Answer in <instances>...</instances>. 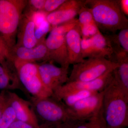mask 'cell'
<instances>
[{"mask_svg": "<svg viewBox=\"0 0 128 128\" xmlns=\"http://www.w3.org/2000/svg\"><path fill=\"white\" fill-rule=\"evenodd\" d=\"M27 4L24 0H0V36L11 50L16 45L18 25Z\"/></svg>", "mask_w": 128, "mask_h": 128, "instance_id": "cell-4", "label": "cell"}, {"mask_svg": "<svg viewBox=\"0 0 128 128\" xmlns=\"http://www.w3.org/2000/svg\"><path fill=\"white\" fill-rule=\"evenodd\" d=\"M99 29L115 32L128 28V20L121 10L120 0H86Z\"/></svg>", "mask_w": 128, "mask_h": 128, "instance_id": "cell-2", "label": "cell"}, {"mask_svg": "<svg viewBox=\"0 0 128 128\" xmlns=\"http://www.w3.org/2000/svg\"><path fill=\"white\" fill-rule=\"evenodd\" d=\"M90 40L92 58H105L111 60L113 53L106 35L104 36L100 32Z\"/></svg>", "mask_w": 128, "mask_h": 128, "instance_id": "cell-16", "label": "cell"}, {"mask_svg": "<svg viewBox=\"0 0 128 128\" xmlns=\"http://www.w3.org/2000/svg\"><path fill=\"white\" fill-rule=\"evenodd\" d=\"M103 95L104 90L68 107L72 121H85L100 113L102 110Z\"/></svg>", "mask_w": 128, "mask_h": 128, "instance_id": "cell-8", "label": "cell"}, {"mask_svg": "<svg viewBox=\"0 0 128 128\" xmlns=\"http://www.w3.org/2000/svg\"><path fill=\"white\" fill-rule=\"evenodd\" d=\"M116 35L120 46L124 51L128 53V28L120 30L118 34Z\"/></svg>", "mask_w": 128, "mask_h": 128, "instance_id": "cell-26", "label": "cell"}, {"mask_svg": "<svg viewBox=\"0 0 128 128\" xmlns=\"http://www.w3.org/2000/svg\"><path fill=\"white\" fill-rule=\"evenodd\" d=\"M86 0H66L56 10L46 15V20L52 28L68 22L75 18Z\"/></svg>", "mask_w": 128, "mask_h": 128, "instance_id": "cell-10", "label": "cell"}, {"mask_svg": "<svg viewBox=\"0 0 128 128\" xmlns=\"http://www.w3.org/2000/svg\"><path fill=\"white\" fill-rule=\"evenodd\" d=\"M118 66L113 71V79L128 96V56L117 59Z\"/></svg>", "mask_w": 128, "mask_h": 128, "instance_id": "cell-18", "label": "cell"}, {"mask_svg": "<svg viewBox=\"0 0 128 128\" xmlns=\"http://www.w3.org/2000/svg\"><path fill=\"white\" fill-rule=\"evenodd\" d=\"M50 29V24L46 20L35 28V36L38 44L44 39V36Z\"/></svg>", "mask_w": 128, "mask_h": 128, "instance_id": "cell-24", "label": "cell"}, {"mask_svg": "<svg viewBox=\"0 0 128 128\" xmlns=\"http://www.w3.org/2000/svg\"><path fill=\"white\" fill-rule=\"evenodd\" d=\"M80 27L82 38H91L100 32L96 23L89 24Z\"/></svg>", "mask_w": 128, "mask_h": 128, "instance_id": "cell-22", "label": "cell"}, {"mask_svg": "<svg viewBox=\"0 0 128 128\" xmlns=\"http://www.w3.org/2000/svg\"><path fill=\"white\" fill-rule=\"evenodd\" d=\"M82 39L78 24L66 33V41L70 65L82 62L84 60L82 53Z\"/></svg>", "mask_w": 128, "mask_h": 128, "instance_id": "cell-14", "label": "cell"}, {"mask_svg": "<svg viewBox=\"0 0 128 128\" xmlns=\"http://www.w3.org/2000/svg\"><path fill=\"white\" fill-rule=\"evenodd\" d=\"M22 87L13 61L8 60L4 72L0 75V89L9 91Z\"/></svg>", "mask_w": 128, "mask_h": 128, "instance_id": "cell-17", "label": "cell"}, {"mask_svg": "<svg viewBox=\"0 0 128 128\" xmlns=\"http://www.w3.org/2000/svg\"><path fill=\"white\" fill-rule=\"evenodd\" d=\"M6 61L3 65L0 64V75L4 72L6 66Z\"/></svg>", "mask_w": 128, "mask_h": 128, "instance_id": "cell-33", "label": "cell"}, {"mask_svg": "<svg viewBox=\"0 0 128 128\" xmlns=\"http://www.w3.org/2000/svg\"><path fill=\"white\" fill-rule=\"evenodd\" d=\"M78 24V19L73 20L54 27L46 40L49 61L59 64L61 67L68 69L70 64L66 48V35L67 32Z\"/></svg>", "mask_w": 128, "mask_h": 128, "instance_id": "cell-5", "label": "cell"}, {"mask_svg": "<svg viewBox=\"0 0 128 128\" xmlns=\"http://www.w3.org/2000/svg\"><path fill=\"white\" fill-rule=\"evenodd\" d=\"M110 70L96 80L87 82H68L61 87L66 90H78L100 92L103 91L113 78V71Z\"/></svg>", "mask_w": 128, "mask_h": 128, "instance_id": "cell-15", "label": "cell"}, {"mask_svg": "<svg viewBox=\"0 0 128 128\" xmlns=\"http://www.w3.org/2000/svg\"><path fill=\"white\" fill-rule=\"evenodd\" d=\"M74 128H107L102 109L100 113L87 120L74 121Z\"/></svg>", "mask_w": 128, "mask_h": 128, "instance_id": "cell-19", "label": "cell"}, {"mask_svg": "<svg viewBox=\"0 0 128 128\" xmlns=\"http://www.w3.org/2000/svg\"><path fill=\"white\" fill-rule=\"evenodd\" d=\"M8 103L7 90H2L0 92V118Z\"/></svg>", "mask_w": 128, "mask_h": 128, "instance_id": "cell-29", "label": "cell"}, {"mask_svg": "<svg viewBox=\"0 0 128 128\" xmlns=\"http://www.w3.org/2000/svg\"><path fill=\"white\" fill-rule=\"evenodd\" d=\"M53 128H74V121H68Z\"/></svg>", "mask_w": 128, "mask_h": 128, "instance_id": "cell-32", "label": "cell"}, {"mask_svg": "<svg viewBox=\"0 0 128 128\" xmlns=\"http://www.w3.org/2000/svg\"><path fill=\"white\" fill-rule=\"evenodd\" d=\"M121 10L125 16L128 15V0H120Z\"/></svg>", "mask_w": 128, "mask_h": 128, "instance_id": "cell-31", "label": "cell"}, {"mask_svg": "<svg viewBox=\"0 0 128 128\" xmlns=\"http://www.w3.org/2000/svg\"><path fill=\"white\" fill-rule=\"evenodd\" d=\"M38 69L41 80L45 87L54 92L69 80L68 68L58 67L50 63L38 64Z\"/></svg>", "mask_w": 128, "mask_h": 128, "instance_id": "cell-9", "label": "cell"}, {"mask_svg": "<svg viewBox=\"0 0 128 128\" xmlns=\"http://www.w3.org/2000/svg\"><path fill=\"white\" fill-rule=\"evenodd\" d=\"M32 18L35 25V28L46 20L47 14L44 11L33 12L31 11Z\"/></svg>", "mask_w": 128, "mask_h": 128, "instance_id": "cell-27", "label": "cell"}, {"mask_svg": "<svg viewBox=\"0 0 128 128\" xmlns=\"http://www.w3.org/2000/svg\"><path fill=\"white\" fill-rule=\"evenodd\" d=\"M78 14L79 15V18L77 19L78 24L79 26H82L83 25L89 24L96 23L91 10L86 6L81 8Z\"/></svg>", "mask_w": 128, "mask_h": 128, "instance_id": "cell-21", "label": "cell"}, {"mask_svg": "<svg viewBox=\"0 0 128 128\" xmlns=\"http://www.w3.org/2000/svg\"><path fill=\"white\" fill-rule=\"evenodd\" d=\"M35 30L31 12L22 14L18 30L17 42L15 46L27 48L36 46L38 42L35 36Z\"/></svg>", "mask_w": 128, "mask_h": 128, "instance_id": "cell-13", "label": "cell"}, {"mask_svg": "<svg viewBox=\"0 0 128 128\" xmlns=\"http://www.w3.org/2000/svg\"><path fill=\"white\" fill-rule=\"evenodd\" d=\"M7 92L9 104L15 112L16 120L40 128L30 101L24 100L15 92L7 90Z\"/></svg>", "mask_w": 128, "mask_h": 128, "instance_id": "cell-12", "label": "cell"}, {"mask_svg": "<svg viewBox=\"0 0 128 128\" xmlns=\"http://www.w3.org/2000/svg\"><path fill=\"white\" fill-rule=\"evenodd\" d=\"M9 128H36L30 124L16 120Z\"/></svg>", "mask_w": 128, "mask_h": 128, "instance_id": "cell-30", "label": "cell"}, {"mask_svg": "<svg viewBox=\"0 0 128 128\" xmlns=\"http://www.w3.org/2000/svg\"><path fill=\"white\" fill-rule=\"evenodd\" d=\"M12 50L0 36V64H3L8 60H12Z\"/></svg>", "mask_w": 128, "mask_h": 128, "instance_id": "cell-23", "label": "cell"}, {"mask_svg": "<svg viewBox=\"0 0 128 128\" xmlns=\"http://www.w3.org/2000/svg\"><path fill=\"white\" fill-rule=\"evenodd\" d=\"M16 120L15 112L9 102L0 118V128H9Z\"/></svg>", "mask_w": 128, "mask_h": 128, "instance_id": "cell-20", "label": "cell"}, {"mask_svg": "<svg viewBox=\"0 0 128 128\" xmlns=\"http://www.w3.org/2000/svg\"><path fill=\"white\" fill-rule=\"evenodd\" d=\"M102 114L107 128L128 126V96L113 78L104 90Z\"/></svg>", "mask_w": 128, "mask_h": 128, "instance_id": "cell-1", "label": "cell"}, {"mask_svg": "<svg viewBox=\"0 0 128 128\" xmlns=\"http://www.w3.org/2000/svg\"><path fill=\"white\" fill-rule=\"evenodd\" d=\"M29 101L40 128H53L72 121L68 107L52 96L42 98L31 96Z\"/></svg>", "mask_w": 128, "mask_h": 128, "instance_id": "cell-3", "label": "cell"}, {"mask_svg": "<svg viewBox=\"0 0 128 128\" xmlns=\"http://www.w3.org/2000/svg\"><path fill=\"white\" fill-rule=\"evenodd\" d=\"M66 0H46L44 12L48 14L56 10Z\"/></svg>", "mask_w": 128, "mask_h": 128, "instance_id": "cell-25", "label": "cell"}, {"mask_svg": "<svg viewBox=\"0 0 128 128\" xmlns=\"http://www.w3.org/2000/svg\"><path fill=\"white\" fill-rule=\"evenodd\" d=\"M13 63L21 84L32 97L42 98L52 96V92L45 87L42 82L38 64L20 61H14Z\"/></svg>", "mask_w": 128, "mask_h": 128, "instance_id": "cell-7", "label": "cell"}, {"mask_svg": "<svg viewBox=\"0 0 128 128\" xmlns=\"http://www.w3.org/2000/svg\"><path fill=\"white\" fill-rule=\"evenodd\" d=\"M119 66L105 58H88L82 62L73 64L68 82H87L98 78Z\"/></svg>", "mask_w": 128, "mask_h": 128, "instance_id": "cell-6", "label": "cell"}, {"mask_svg": "<svg viewBox=\"0 0 128 128\" xmlns=\"http://www.w3.org/2000/svg\"><path fill=\"white\" fill-rule=\"evenodd\" d=\"M12 60L14 61L35 62L49 61L48 49L44 38L34 48H27L15 46L12 50Z\"/></svg>", "mask_w": 128, "mask_h": 128, "instance_id": "cell-11", "label": "cell"}, {"mask_svg": "<svg viewBox=\"0 0 128 128\" xmlns=\"http://www.w3.org/2000/svg\"><path fill=\"white\" fill-rule=\"evenodd\" d=\"M46 0H30L28 1L33 12L44 11Z\"/></svg>", "mask_w": 128, "mask_h": 128, "instance_id": "cell-28", "label": "cell"}]
</instances>
